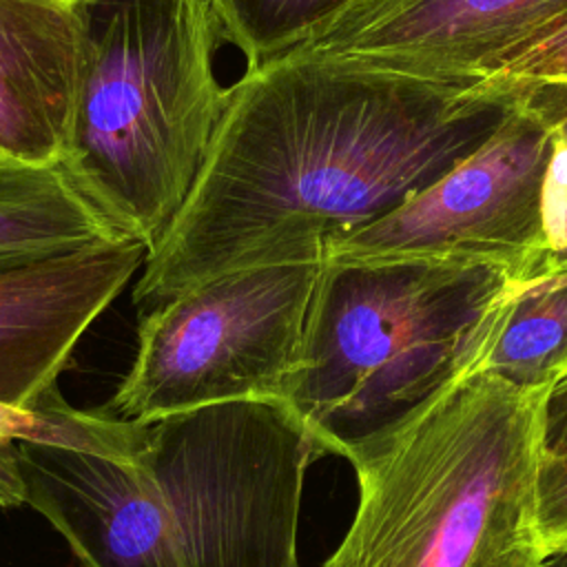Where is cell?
Listing matches in <instances>:
<instances>
[{
	"instance_id": "16",
	"label": "cell",
	"mask_w": 567,
	"mask_h": 567,
	"mask_svg": "<svg viewBox=\"0 0 567 567\" xmlns=\"http://www.w3.org/2000/svg\"><path fill=\"white\" fill-rule=\"evenodd\" d=\"M540 532L549 554L567 551V454L545 450L538 489Z\"/></svg>"
},
{
	"instance_id": "11",
	"label": "cell",
	"mask_w": 567,
	"mask_h": 567,
	"mask_svg": "<svg viewBox=\"0 0 567 567\" xmlns=\"http://www.w3.org/2000/svg\"><path fill=\"white\" fill-rule=\"evenodd\" d=\"M120 239L58 164L0 157V272Z\"/></svg>"
},
{
	"instance_id": "3",
	"label": "cell",
	"mask_w": 567,
	"mask_h": 567,
	"mask_svg": "<svg viewBox=\"0 0 567 567\" xmlns=\"http://www.w3.org/2000/svg\"><path fill=\"white\" fill-rule=\"evenodd\" d=\"M554 385L463 370L343 441L357 509L323 567H543L538 516Z\"/></svg>"
},
{
	"instance_id": "13",
	"label": "cell",
	"mask_w": 567,
	"mask_h": 567,
	"mask_svg": "<svg viewBox=\"0 0 567 567\" xmlns=\"http://www.w3.org/2000/svg\"><path fill=\"white\" fill-rule=\"evenodd\" d=\"M148 425L122 421L102 410H78L64 401L60 390L33 408H16L0 401V507L27 505L18 461L20 441L66 445L135 461L148 441Z\"/></svg>"
},
{
	"instance_id": "12",
	"label": "cell",
	"mask_w": 567,
	"mask_h": 567,
	"mask_svg": "<svg viewBox=\"0 0 567 567\" xmlns=\"http://www.w3.org/2000/svg\"><path fill=\"white\" fill-rule=\"evenodd\" d=\"M483 370L554 392L567 385V259H549L518 286Z\"/></svg>"
},
{
	"instance_id": "7",
	"label": "cell",
	"mask_w": 567,
	"mask_h": 567,
	"mask_svg": "<svg viewBox=\"0 0 567 567\" xmlns=\"http://www.w3.org/2000/svg\"><path fill=\"white\" fill-rule=\"evenodd\" d=\"M549 113L536 97L501 109L494 128L430 184L326 239L337 266L483 268L514 279L543 270V177Z\"/></svg>"
},
{
	"instance_id": "18",
	"label": "cell",
	"mask_w": 567,
	"mask_h": 567,
	"mask_svg": "<svg viewBox=\"0 0 567 567\" xmlns=\"http://www.w3.org/2000/svg\"><path fill=\"white\" fill-rule=\"evenodd\" d=\"M543 567H567V551H565V554H554V556H549Z\"/></svg>"
},
{
	"instance_id": "1",
	"label": "cell",
	"mask_w": 567,
	"mask_h": 567,
	"mask_svg": "<svg viewBox=\"0 0 567 567\" xmlns=\"http://www.w3.org/2000/svg\"><path fill=\"white\" fill-rule=\"evenodd\" d=\"M498 113L383 89L303 49L248 66L133 301L148 310L221 272L323 250L445 173Z\"/></svg>"
},
{
	"instance_id": "6",
	"label": "cell",
	"mask_w": 567,
	"mask_h": 567,
	"mask_svg": "<svg viewBox=\"0 0 567 567\" xmlns=\"http://www.w3.org/2000/svg\"><path fill=\"white\" fill-rule=\"evenodd\" d=\"M328 257L221 272L144 310L137 354L102 412L135 423L228 401H286Z\"/></svg>"
},
{
	"instance_id": "5",
	"label": "cell",
	"mask_w": 567,
	"mask_h": 567,
	"mask_svg": "<svg viewBox=\"0 0 567 567\" xmlns=\"http://www.w3.org/2000/svg\"><path fill=\"white\" fill-rule=\"evenodd\" d=\"M523 281L483 268L328 261L286 403L319 452L334 454L450 377L483 370Z\"/></svg>"
},
{
	"instance_id": "8",
	"label": "cell",
	"mask_w": 567,
	"mask_h": 567,
	"mask_svg": "<svg viewBox=\"0 0 567 567\" xmlns=\"http://www.w3.org/2000/svg\"><path fill=\"white\" fill-rule=\"evenodd\" d=\"M563 18L567 0H348L292 49L363 82L450 102Z\"/></svg>"
},
{
	"instance_id": "17",
	"label": "cell",
	"mask_w": 567,
	"mask_h": 567,
	"mask_svg": "<svg viewBox=\"0 0 567 567\" xmlns=\"http://www.w3.org/2000/svg\"><path fill=\"white\" fill-rule=\"evenodd\" d=\"M549 454H567V385L549 396L547 405V447Z\"/></svg>"
},
{
	"instance_id": "15",
	"label": "cell",
	"mask_w": 567,
	"mask_h": 567,
	"mask_svg": "<svg viewBox=\"0 0 567 567\" xmlns=\"http://www.w3.org/2000/svg\"><path fill=\"white\" fill-rule=\"evenodd\" d=\"M228 44L248 66L292 49L303 33L348 0H210Z\"/></svg>"
},
{
	"instance_id": "4",
	"label": "cell",
	"mask_w": 567,
	"mask_h": 567,
	"mask_svg": "<svg viewBox=\"0 0 567 567\" xmlns=\"http://www.w3.org/2000/svg\"><path fill=\"white\" fill-rule=\"evenodd\" d=\"M78 80L58 166L153 255L186 204L226 113V42L210 0H75Z\"/></svg>"
},
{
	"instance_id": "2",
	"label": "cell",
	"mask_w": 567,
	"mask_h": 567,
	"mask_svg": "<svg viewBox=\"0 0 567 567\" xmlns=\"http://www.w3.org/2000/svg\"><path fill=\"white\" fill-rule=\"evenodd\" d=\"M317 456L286 401L151 421L135 461L18 443L27 505L84 567H299L303 478Z\"/></svg>"
},
{
	"instance_id": "14",
	"label": "cell",
	"mask_w": 567,
	"mask_h": 567,
	"mask_svg": "<svg viewBox=\"0 0 567 567\" xmlns=\"http://www.w3.org/2000/svg\"><path fill=\"white\" fill-rule=\"evenodd\" d=\"M558 89H567V18L505 53L478 84L447 104L501 111L512 102Z\"/></svg>"
},
{
	"instance_id": "10",
	"label": "cell",
	"mask_w": 567,
	"mask_h": 567,
	"mask_svg": "<svg viewBox=\"0 0 567 567\" xmlns=\"http://www.w3.org/2000/svg\"><path fill=\"white\" fill-rule=\"evenodd\" d=\"M75 0H0V155L58 164L78 80Z\"/></svg>"
},
{
	"instance_id": "9",
	"label": "cell",
	"mask_w": 567,
	"mask_h": 567,
	"mask_svg": "<svg viewBox=\"0 0 567 567\" xmlns=\"http://www.w3.org/2000/svg\"><path fill=\"white\" fill-rule=\"evenodd\" d=\"M146 257L128 237L0 272V401L33 408L60 390L73 348Z\"/></svg>"
},
{
	"instance_id": "19",
	"label": "cell",
	"mask_w": 567,
	"mask_h": 567,
	"mask_svg": "<svg viewBox=\"0 0 567 567\" xmlns=\"http://www.w3.org/2000/svg\"><path fill=\"white\" fill-rule=\"evenodd\" d=\"M0 157H2V155H0Z\"/></svg>"
}]
</instances>
